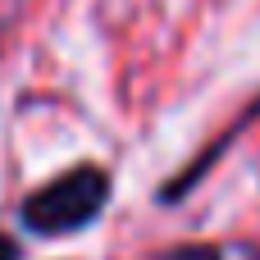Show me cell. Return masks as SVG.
Listing matches in <instances>:
<instances>
[{
	"label": "cell",
	"mask_w": 260,
	"mask_h": 260,
	"mask_svg": "<svg viewBox=\"0 0 260 260\" xmlns=\"http://www.w3.org/2000/svg\"><path fill=\"white\" fill-rule=\"evenodd\" d=\"M0 260H23L18 238H14V233H5V229H0Z\"/></svg>",
	"instance_id": "3957f363"
},
{
	"label": "cell",
	"mask_w": 260,
	"mask_h": 260,
	"mask_svg": "<svg viewBox=\"0 0 260 260\" xmlns=\"http://www.w3.org/2000/svg\"><path fill=\"white\" fill-rule=\"evenodd\" d=\"M114 197V178L105 165H69L64 174L37 183L18 201V229L32 238H73L91 229Z\"/></svg>",
	"instance_id": "6da1fadb"
},
{
	"label": "cell",
	"mask_w": 260,
	"mask_h": 260,
	"mask_svg": "<svg viewBox=\"0 0 260 260\" xmlns=\"http://www.w3.org/2000/svg\"><path fill=\"white\" fill-rule=\"evenodd\" d=\"M155 260H224V251L215 242H178V247L160 251Z\"/></svg>",
	"instance_id": "7a4b0ae2"
}]
</instances>
